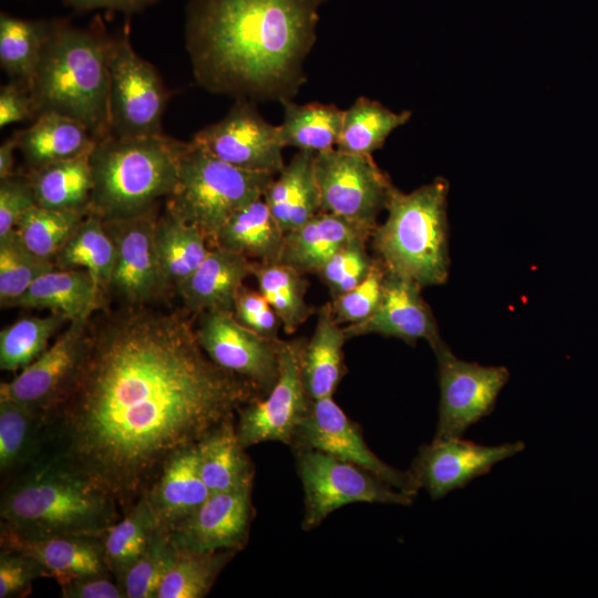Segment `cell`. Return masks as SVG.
Wrapping results in <instances>:
<instances>
[{"instance_id":"6da1fadb","label":"cell","mask_w":598,"mask_h":598,"mask_svg":"<svg viewBox=\"0 0 598 598\" xmlns=\"http://www.w3.org/2000/svg\"><path fill=\"white\" fill-rule=\"evenodd\" d=\"M256 398L207 357L184 315L103 307L75 375L44 415L38 462L86 478L126 513L172 455Z\"/></svg>"},{"instance_id":"7a4b0ae2","label":"cell","mask_w":598,"mask_h":598,"mask_svg":"<svg viewBox=\"0 0 598 598\" xmlns=\"http://www.w3.org/2000/svg\"><path fill=\"white\" fill-rule=\"evenodd\" d=\"M324 0H189L185 47L197 84L251 101L291 100Z\"/></svg>"},{"instance_id":"3957f363","label":"cell","mask_w":598,"mask_h":598,"mask_svg":"<svg viewBox=\"0 0 598 598\" xmlns=\"http://www.w3.org/2000/svg\"><path fill=\"white\" fill-rule=\"evenodd\" d=\"M115 41L102 21L80 28L64 19L50 20L30 84L38 115L56 112L73 117L96 141L111 135L110 65Z\"/></svg>"},{"instance_id":"277c9868","label":"cell","mask_w":598,"mask_h":598,"mask_svg":"<svg viewBox=\"0 0 598 598\" xmlns=\"http://www.w3.org/2000/svg\"><path fill=\"white\" fill-rule=\"evenodd\" d=\"M1 526L23 537L102 536L120 506L103 488L68 470L38 462L7 480Z\"/></svg>"},{"instance_id":"5b68a950","label":"cell","mask_w":598,"mask_h":598,"mask_svg":"<svg viewBox=\"0 0 598 598\" xmlns=\"http://www.w3.org/2000/svg\"><path fill=\"white\" fill-rule=\"evenodd\" d=\"M187 142L165 134L118 136L96 142L90 153L93 188L90 212L103 220L135 216L167 198L178 179Z\"/></svg>"},{"instance_id":"8992f818","label":"cell","mask_w":598,"mask_h":598,"mask_svg":"<svg viewBox=\"0 0 598 598\" xmlns=\"http://www.w3.org/2000/svg\"><path fill=\"white\" fill-rule=\"evenodd\" d=\"M448 182H433L403 193L393 188L386 219L372 231V244L388 271L422 288L442 285L448 276L446 202Z\"/></svg>"},{"instance_id":"52a82bcc","label":"cell","mask_w":598,"mask_h":598,"mask_svg":"<svg viewBox=\"0 0 598 598\" xmlns=\"http://www.w3.org/2000/svg\"><path fill=\"white\" fill-rule=\"evenodd\" d=\"M275 176L228 164L190 140L181 155L177 184L166 198V209L199 229L213 247L228 218L262 198Z\"/></svg>"},{"instance_id":"ba28073f","label":"cell","mask_w":598,"mask_h":598,"mask_svg":"<svg viewBox=\"0 0 598 598\" xmlns=\"http://www.w3.org/2000/svg\"><path fill=\"white\" fill-rule=\"evenodd\" d=\"M305 494L301 527L309 532L332 512L352 503L410 506L414 496L405 494L374 474L326 452L292 448Z\"/></svg>"},{"instance_id":"9c48e42d","label":"cell","mask_w":598,"mask_h":598,"mask_svg":"<svg viewBox=\"0 0 598 598\" xmlns=\"http://www.w3.org/2000/svg\"><path fill=\"white\" fill-rule=\"evenodd\" d=\"M320 208L370 231L395 187L371 155L330 148L316 153Z\"/></svg>"},{"instance_id":"30bf717a","label":"cell","mask_w":598,"mask_h":598,"mask_svg":"<svg viewBox=\"0 0 598 598\" xmlns=\"http://www.w3.org/2000/svg\"><path fill=\"white\" fill-rule=\"evenodd\" d=\"M303 340L279 343V377L271 391L237 412L236 431L244 447L265 442L291 446L296 432L309 415L312 401L302 378Z\"/></svg>"},{"instance_id":"8fae6325","label":"cell","mask_w":598,"mask_h":598,"mask_svg":"<svg viewBox=\"0 0 598 598\" xmlns=\"http://www.w3.org/2000/svg\"><path fill=\"white\" fill-rule=\"evenodd\" d=\"M110 124L118 136L164 134L171 92L159 73L133 49L127 33L116 37L110 65Z\"/></svg>"},{"instance_id":"7c38bea8","label":"cell","mask_w":598,"mask_h":598,"mask_svg":"<svg viewBox=\"0 0 598 598\" xmlns=\"http://www.w3.org/2000/svg\"><path fill=\"white\" fill-rule=\"evenodd\" d=\"M432 350L440 386L434 439H460L493 412L509 371L502 365H482L458 359L443 341Z\"/></svg>"},{"instance_id":"4fadbf2b","label":"cell","mask_w":598,"mask_h":598,"mask_svg":"<svg viewBox=\"0 0 598 598\" xmlns=\"http://www.w3.org/2000/svg\"><path fill=\"white\" fill-rule=\"evenodd\" d=\"M157 218L156 206L131 217L102 219L115 245V262L106 293L115 296L123 306H147L169 290L156 255Z\"/></svg>"},{"instance_id":"5bb4252c","label":"cell","mask_w":598,"mask_h":598,"mask_svg":"<svg viewBox=\"0 0 598 598\" xmlns=\"http://www.w3.org/2000/svg\"><path fill=\"white\" fill-rule=\"evenodd\" d=\"M197 340L207 357L221 369L249 382L260 398L279 377V343L237 321L233 312L199 313Z\"/></svg>"},{"instance_id":"9a60e30c","label":"cell","mask_w":598,"mask_h":598,"mask_svg":"<svg viewBox=\"0 0 598 598\" xmlns=\"http://www.w3.org/2000/svg\"><path fill=\"white\" fill-rule=\"evenodd\" d=\"M290 447H309L331 454L414 497L421 489L410 470L395 468L374 454L364 441L360 425L332 396L312 401L310 413L298 427Z\"/></svg>"},{"instance_id":"2e32d148","label":"cell","mask_w":598,"mask_h":598,"mask_svg":"<svg viewBox=\"0 0 598 598\" xmlns=\"http://www.w3.org/2000/svg\"><path fill=\"white\" fill-rule=\"evenodd\" d=\"M192 141L236 167L277 175L285 166L278 125L268 123L254 101L238 97L228 113Z\"/></svg>"},{"instance_id":"e0dca14e","label":"cell","mask_w":598,"mask_h":598,"mask_svg":"<svg viewBox=\"0 0 598 598\" xmlns=\"http://www.w3.org/2000/svg\"><path fill=\"white\" fill-rule=\"evenodd\" d=\"M525 448L524 442L483 445L460 439L435 440L422 444L410 472L432 499L465 487L487 474L494 465Z\"/></svg>"},{"instance_id":"ac0fdd59","label":"cell","mask_w":598,"mask_h":598,"mask_svg":"<svg viewBox=\"0 0 598 598\" xmlns=\"http://www.w3.org/2000/svg\"><path fill=\"white\" fill-rule=\"evenodd\" d=\"M89 322H69L37 360L10 381L1 382L0 399L45 415L58 403L80 367L86 349Z\"/></svg>"},{"instance_id":"d6986e66","label":"cell","mask_w":598,"mask_h":598,"mask_svg":"<svg viewBox=\"0 0 598 598\" xmlns=\"http://www.w3.org/2000/svg\"><path fill=\"white\" fill-rule=\"evenodd\" d=\"M252 487L212 493L200 507L171 532L179 551L241 550L254 517Z\"/></svg>"},{"instance_id":"ffe728a7","label":"cell","mask_w":598,"mask_h":598,"mask_svg":"<svg viewBox=\"0 0 598 598\" xmlns=\"http://www.w3.org/2000/svg\"><path fill=\"white\" fill-rule=\"evenodd\" d=\"M421 289L414 280L386 270L379 307L364 321L343 327L347 339L375 333L399 338L409 344L424 339L435 348L442 339Z\"/></svg>"},{"instance_id":"44dd1931","label":"cell","mask_w":598,"mask_h":598,"mask_svg":"<svg viewBox=\"0 0 598 598\" xmlns=\"http://www.w3.org/2000/svg\"><path fill=\"white\" fill-rule=\"evenodd\" d=\"M143 495L163 529L172 532L192 516L210 495L199 472L196 445L172 455Z\"/></svg>"},{"instance_id":"7402d4cb","label":"cell","mask_w":598,"mask_h":598,"mask_svg":"<svg viewBox=\"0 0 598 598\" xmlns=\"http://www.w3.org/2000/svg\"><path fill=\"white\" fill-rule=\"evenodd\" d=\"M3 549L25 553L35 558L58 584L69 579L109 571L104 565L101 536L23 537L0 525Z\"/></svg>"},{"instance_id":"603a6c76","label":"cell","mask_w":598,"mask_h":598,"mask_svg":"<svg viewBox=\"0 0 598 598\" xmlns=\"http://www.w3.org/2000/svg\"><path fill=\"white\" fill-rule=\"evenodd\" d=\"M252 260L210 247L198 268L176 290L185 307L197 315L206 311H234L238 291L251 275Z\"/></svg>"},{"instance_id":"cb8c5ba5","label":"cell","mask_w":598,"mask_h":598,"mask_svg":"<svg viewBox=\"0 0 598 598\" xmlns=\"http://www.w3.org/2000/svg\"><path fill=\"white\" fill-rule=\"evenodd\" d=\"M105 293L83 269L54 268L37 278L9 308L41 309L69 322L87 321L104 307Z\"/></svg>"},{"instance_id":"d4e9b609","label":"cell","mask_w":598,"mask_h":598,"mask_svg":"<svg viewBox=\"0 0 598 598\" xmlns=\"http://www.w3.org/2000/svg\"><path fill=\"white\" fill-rule=\"evenodd\" d=\"M372 231L331 213L320 210L303 225L285 234L280 264L301 274H317L342 246Z\"/></svg>"},{"instance_id":"484cf974","label":"cell","mask_w":598,"mask_h":598,"mask_svg":"<svg viewBox=\"0 0 598 598\" xmlns=\"http://www.w3.org/2000/svg\"><path fill=\"white\" fill-rule=\"evenodd\" d=\"M315 157L313 152L298 151L262 196L285 233L303 225L321 210Z\"/></svg>"},{"instance_id":"4316f807","label":"cell","mask_w":598,"mask_h":598,"mask_svg":"<svg viewBox=\"0 0 598 598\" xmlns=\"http://www.w3.org/2000/svg\"><path fill=\"white\" fill-rule=\"evenodd\" d=\"M18 136V150L30 171L90 154L97 142L83 123L56 112L39 114Z\"/></svg>"},{"instance_id":"83f0119b","label":"cell","mask_w":598,"mask_h":598,"mask_svg":"<svg viewBox=\"0 0 598 598\" xmlns=\"http://www.w3.org/2000/svg\"><path fill=\"white\" fill-rule=\"evenodd\" d=\"M235 417L196 444L199 472L210 494L254 486L255 466L238 439Z\"/></svg>"},{"instance_id":"f1b7e54d","label":"cell","mask_w":598,"mask_h":598,"mask_svg":"<svg viewBox=\"0 0 598 598\" xmlns=\"http://www.w3.org/2000/svg\"><path fill=\"white\" fill-rule=\"evenodd\" d=\"M344 329L333 315L331 302L318 312L312 337L302 351V378L311 400L333 396L343 375Z\"/></svg>"},{"instance_id":"f546056e","label":"cell","mask_w":598,"mask_h":598,"mask_svg":"<svg viewBox=\"0 0 598 598\" xmlns=\"http://www.w3.org/2000/svg\"><path fill=\"white\" fill-rule=\"evenodd\" d=\"M285 231L259 198L234 213L220 228L213 247L260 262H278Z\"/></svg>"},{"instance_id":"4dcf8cb0","label":"cell","mask_w":598,"mask_h":598,"mask_svg":"<svg viewBox=\"0 0 598 598\" xmlns=\"http://www.w3.org/2000/svg\"><path fill=\"white\" fill-rule=\"evenodd\" d=\"M38 206L90 210L93 179L90 154L47 164L28 173Z\"/></svg>"},{"instance_id":"1f68e13d","label":"cell","mask_w":598,"mask_h":598,"mask_svg":"<svg viewBox=\"0 0 598 598\" xmlns=\"http://www.w3.org/2000/svg\"><path fill=\"white\" fill-rule=\"evenodd\" d=\"M155 248L166 286L176 289L203 262L210 246L199 229L165 208L156 221Z\"/></svg>"},{"instance_id":"d6a6232c","label":"cell","mask_w":598,"mask_h":598,"mask_svg":"<svg viewBox=\"0 0 598 598\" xmlns=\"http://www.w3.org/2000/svg\"><path fill=\"white\" fill-rule=\"evenodd\" d=\"M44 415L27 405L0 399V473L2 478L39 461Z\"/></svg>"},{"instance_id":"836d02e7","label":"cell","mask_w":598,"mask_h":598,"mask_svg":"<svg viewBox=\"0 0 598 598\" xmlns=\"http://www.w3.org/2000/svg\"><path fill=\"white\" fill-rule=\"evenodd\" d=\"M60 269H83L106 293L114 262L115 245L103 220L89 212L54 256Z\"/></svg>"},{"instance_id":"e575fe53","label":"cell","mask_w":598,"mask_h":598,"mask_svg":"<svg viewBox=\"0 0 598 598\" xmlns=\"http://www.w3.org/2000/svg\"><path fill=\"white\" fill-rule=\"evenodd\" d=\"M283 121L278 125L279 140L283 147L319 153L337 146L344 110L334 104H296L283 100Z\"/></svg>"},{"instance_id":"d590c367","label":"cell","mask_w":598,"mask_h":598,"mask_svg":"<svg viewBox=\"0 0 598 598\" xmlns=\"http://www.w3.org/2000/svg\"><path fill=\"white\" fill-rule=\"evenodd\" d=\"M157 523L144 495L102 536L103 560L120 584L148 546Z\"/></svg>"},{"instance_id":"8d00e7d4","label":"cell","mask_w":598,"mask_h":598,"mask_svg":"<svg viewBox=\"0 0 598 598\" xmlns=\"http://www.w3.org/2000/svg\"><path fill=\"white\" fill-rule=\"evenodd\" d=\"M251 275L286 333H293L313 313L306 301L308 282L303 274L280 262L252 261Z\"/></svg>"},{"instance_id":"74e56055","label":"cell","mask_w":598,"mask_h":598,"mask_svg":"<svg viewBox=\"0 0 598 598\" xmlns=\"http://www.w3.org/2000/svg\"><path fill=\"white\" fill-rule=\"evenodd\" d=\"M412 113L393 112L378 101L359 97L344 110L337 148L347 153L371 155L381 148L389 135L405 124Z\"/></svg>"},{"instance_id":"f35d334b","label":"cell","mask_w":598,"mask_h":598,"mask_svg":"<svg viewBox=\"0 0 598 598\" xmlns=\"http://www.w3.org/2000/svg\"><path fill=\"white\" fill-rule=\"evenodd\" d=\"M49 25L50 20H28L1 12L0 65L10 80L30 87Z\"/></svg>"},{"instance_id":"ab89813d","label":"cell","mask_w":598,"mask_h":598,"mask_svg":"<svg viewBox=\"0 0 598 598\" xmlns=\"http://www.w3.org/2000/svg\"><path fill=\"white\" fill-rule=\"evenodd\" d=\"M69 322L56 312L45 317H27L0 331V369L17 372L37 360L48 348L50 339Z\"/></svg>"},{"instance_id":"60d3db41","label":"cell","mask_w":598,"mask_h":598,"mask_svg":"<svg viewBox=\"0 0 598 598\" xmlns=\"http://www.w3.org/2000/svg\"><path fill=\"white\" fill-rule=\"evenodd\" d=\"M236 553L230 549L209 553L179 551L176 561L164 577L156 598L205 597Z\"/></svg>"},{"instance_id":"b9f144b4","label":"cell","mask_w":598,"mask_h":598,"mask_svg":"<svg viewBox=\"0 0 598 598\" xmlns=\"http://www.w3.org/2000/svg\"><path fill=\"white\" fill-rule=\"evenodd\" d=\"M90 210H63L33 206L18 220L19 240L40 258L52 260Z\"/></svg>"},{"instance_id":"7bdbcfd3","label":"cell","mask_w":598,"mask_h":598,"mask_svg":"<svg viewBox=\"0 0 598 598\" xmlns=\"http://www.w3.org/2000/svg\"><path fill=\"white\" fill-rule=\"evenodd\" d=\"M178 554L171 532L157 526L145 551L120 581L126 598H156L158 588Z\"/></svg>"},{"instance_id":"ee69618b","label":"cell","mask_w":598,"mask_h":598,"mask_svg":"<svg viewBox=\"0 0 598 598\" xmlns=\"http://www.w3.org/2000/svg\"><path fill=\"white\" fill-rule=\"evenodd\" d=\"M55 268L52 260L31 252L14 230L0 238V306L9 308L41 275Z\"/></svg>"},{"instance_id":"f6af8a7d","label":"cell","mask_w":598,"mask_h":598,"mask_svg":"<svg viewBox=\"0 0 598 598\" xmlns=\"http://www.w3.org/2000/svg\"><path fill=\"white\" fill-rule=\"evenodd\" d=\"M367 237H357L347 243L318 270L332 299L354 288L370 274L375 258L367 252Z\"/></svg>"},{"instance_id":"bcb514c9","label":"cell","mask_w":598,"mask_h":598,"mask_svg":"<svg viewBox=\"0 0 598 598\" xmlns=\"http://www.w3.org/2000/svg\"><path fill=\"white\" fill-rule=\"evenodd\" d=\"M385 267L375 258V262L363 281L351 290L333 298V315L339 323H358L368 319L379 307L383 295Z\"/></svg>"},{"instance_id":"7dc6e473","label":"cell","mask_w":598,"mask_h":598,"mask_svg":"<svg viewBox=\"0 0 598 598\" xmlns=\"http://www.w3.org/2000/svg\"><path fill=\"white\" fill-rule=\"evenodd\" d=\"M48 570L32 556L10 549L0 550V598L22 596Z\"/></svg>"},{"instance_id":"c3c4849f","label":"cell","mask_w":598,"mask_h":598,"mask_svg":"<svg viewBox=\"0 0 598 598\" xmlns=\"http://www.w3.org/2000/svg\"><path fill=\"white\" fill-rule=\"evenodd\" d=\"M233 313L238 322L256 333L272 340L279 339L281 322L259 290L243 286L236 297Z\"/></svg>"},{"instance_id":"681fc988","label":"cell","mask_w":598,"mask_h":598,"mask_svg":"<svg viewBox=\"0 0 598 598\" xmlns=\"http://www.w3.org/2000/svg\"><path fill=\"white\" fill-rule=\"evenodd\" d=\"M35 205L28 174L0 179V238L13 231L21 216Z\"/></svg>"},{"instance_id":"f907efd6","label":"cell","mask_w":598,"mask_h":598,"mask_svg":"<svg viewBox=\"0 0 598 598\" xmlns=\"http://www.w3.org/2000/svg\"><path fill=\"white\" fill-rule=\"evenodd\" d=\"M38 116L30 87L10 80L0 89V127L14 123L33 122Z\"/></svg>"},{"instance_id":"816d5d0a","label":"cell","mask_w":598,"mask_h":598,"mask_svg":"<svg viewBox=\"0 0 598 598\" xmlns=\"http://www.w3.org/2000/svg\"><path fill=\"white\" fill-rule=\"evenodd\" d=\"M110 571L79 576L60 585L63 598H126Z\"/></svg>"},{"instance_id":"f5cc1de1","label":"cell","mask_w":598,"mask_h":598,"mask_svg":"<svg viewBox=\"0 0 598 598\" xmlns=\"http://www.w3.org/2000/svg\"><path fill=\"white\" fill-rule=\"evenodd\" d=\"M158 1L159 0H63L65 6L71 7L79 12L104 9L118 11L128 16L143 12Z\"/></svg>"},{"instance_id":"db71d44e","label":"cell","mask_w":598,"mask_h":598,"mask_svg":"<svg viewBox=\"0 0 598 598\" xmlns=\"http://www.w3.org/2000/svg\"><path fill=\"white\" fill-rule=\"evenodd\" d=\"M18 131L0 145V179L14 174V151L18 150Z\"/></svg>"}]
</instances>
